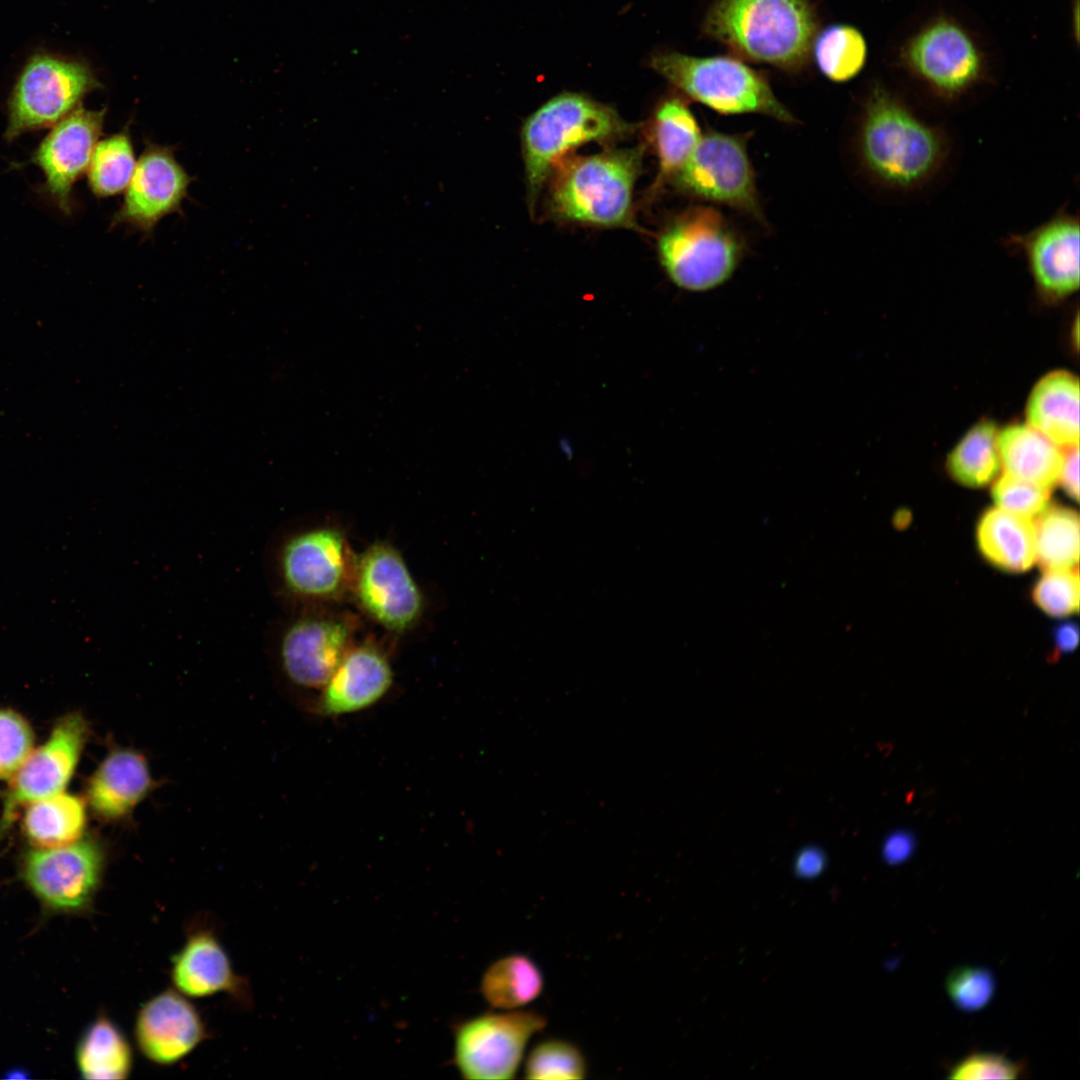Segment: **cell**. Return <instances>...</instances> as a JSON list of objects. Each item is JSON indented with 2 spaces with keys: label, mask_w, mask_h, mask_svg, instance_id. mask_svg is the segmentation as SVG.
Listing matches in <instances>:
<instances>
[{
  "label": "cell",
  "mask_w": 1080,
  "mask_h": 1080,
  "mask_svg": "<svg viewBox=\"0 0 1080 1080\" xmlns=\"http://www.w3.org/2000/svg\"><path fill=\"white\" fill-rule=\"evenodd\" d=\"M809 0H715L704 32L742 58L784 69L800 67L815 38Z\"/></svg>",
  "instance_id": "1"
},
{
  "label": "cell",
  "mask_w": 1080,
  "mask_h": 1080,
  "mask_svg": "<svg viewBox=\"0 0 1080 1080\" xmlns=\"http://www.w3.org/2000/svg\"><path fill=\"white\" fill-rule=\"evenodd\" d=\"M866 169L881 183L911 189L925 183L943 163L946 144L934 127L918 118L896 96L875 88L859 131Z\"/></svg>",
  "instance_id": "2"
},
{
  "label": "cell",
  "mask_w": 1080,
  "mask_h": 1080,
  "mask_svg": "<svg viewBox=\"0 0 1080 1080\" xmlns=\"http://www.w3.org/2000/svg\"><path fill=\"white\" fill-rule=\"evenodd\" d=\"M641 147L612 149L562 161L549 190V209L560 220L616 228L634 225L633 193Z\"/></svg>",
  "instance_id": "3"
},
{
  "label": "cell",
  "mask_w": 1080,
  "mask_h": 1080,
  "mask_svg": "<svg viewBox=\"0 0 1080 1080\" xmlns=\"http://www.w3.org/2000/svg\"><path fill=\"white\" fill-rule=\"evenodd\" d=\"M633 127L611 106L576 92L558 94L533 112L521 131L529 209L568 152L589 142H613Z\"/></svg>",
  "instance_id": "4"
},
{
  "label": "cell",
  "mask_w": 1080,
  "mask_h": 1080,
  "mask_svg": "<svg viewBox=\"0 0 1080 1080\" xmlns=\"http://www.w3.org/2000/svg\"><path fill=\"white\" fill-rule=\"evenodd\" d=\"M649 66L687 97L720 114L757 113L795 122L766 78L736 58L663 51L651 56Z\"/></svg>",
  "instance_id": "5"
},
{
  "label": "cell",
  "mask_w": 1080,
  "mask_h": 1080,
  "mask_svg": "<svg viewBox=\"0 0 1080 1080\" xmlns=\"http://www.w3.org/2000/svg\"><path fill=\"white\" fill-rule=\"evenodd\" d=\"M742 243L723 215L695 205L676 215L661 232V266L679 288L703 292L726 282L742 256Z\"/></svg>",
  "instance_id": "6"
},
{
  "label": "cell",
  "mask_w": 1080,
  "mask_h": 1080,
  "mask_svg": "<svg viewBox=\"0 0 1080 1080\" xmlns=\"http://www.w3.org/2000/svg\"><path fill=\"white\" fill-rule=\"evenodd\" d=\"M102 85L86 62L37 53L20 71L8 99L9 141L23 133L54 126Z\"/></svg>",
  "instance_id": "7"
},
{
  "label": "cell",
  "mask_w": 1080,
  "mask_h": 1080,
  "mask_svg": "<svg viewBox=\"0 0 1080 1080\" xmlns=\"http://www.w3.org/2000/svg\"><path fill=\"white\" fill-rule=\"evenodd\" d=\"M357 557L339 528L306 529L290 536L280 548V582L298 599L341 600L352 594Z\"/></svg>",
  "instance_id": "8"
},
{
  "label": "cell",
  "mask_w": 1080,
  "mask_h": 1080,
  "mask_svg": "<svg viewBox=\"0 0 1080 1080\" xmlns=\"http://www.w3.org/2000/svg\"><path fill=\"white\" fill-rule=\"evenodd\" d=\"M905 67L937 96L954 99L983 77L984 54L973 35L956 20L938 17L904 44Z\"/></svg>",
  "instance_id": "9"
},
{
  "label": "cell",
  "mask_w": 1080,
  "mask_h": 1080,
  "mask_svg": "<svg viewBox=\"0 0 1080 1080\" xmlns=\"http://www.w3.org/2000/svg\"><path fill=\"white\" fill-rule=\"evenodd\" d=\"M671 183L688 196L727 205L758 220L763 218L746 142L741 136L720 132L702 135Z\"/></svg>",
  "instance_id": "10"
},
{
  "label": "cell",
  "mask_w": 1080,
  "mask_h": 1080,
  "mask_svg": "<svg viewBox=\"0 0 1080 1080\" xmlns=\"http://www.w3.org/2000/svg\"><path fill=\"white\" fill-rule=\"evenodd\" d=\"M104 864L102 847L94 840L81 838L64 846L28 851L21 874L47 909L73 914L85 912L93 904Z\"/></svg>",
  "instance_id": "11"
},
{
  "label": "cell",
  "mask_w": 1080,
  "mask_h": 1080,
  "mask_svg": "<svg viewBox=\"0 0 1080 1080\" xmlns=\"http://www.w3.org/2000/svg\"><path fill=\"white\" fill-rule=\"evenodd\" d=\"M545 1026V1017L534 1010L472 1018L456 1030L455 1064L466 1079H512L529 1040Z\"/></svg>",
  "instance_id": "12"
},
{
  "label": "cell",
  "mask_w": 1080,
  "mask_h": 1080,
  "mask_svg": "<svg viewBox=\"0 0 1080 1080\" xmlns=\"http://www.w3.org/2000/svg\"><path fill=\"white\" fill-rule=\"evenodd\" d=\"M352 594L376 624L394 633L413 628L424 610L422 592L401 553L376 541L358 557Z\"/></svg>",
  "instance_id": "13"
},
{
  "label": "cell",
  "mask_w": 1080,
  "mask_h": 1080,
  "mask_svg": "<svg viewBox=\"0 0 1080 1080\" xmlns=\"http://www.w3.org/2000/svg\"><path fill=\"white\" fill-rule=\"evenodd\" d=\"M88 736V724L78 713L60 719L43 745L32 751L12 780L0 820V835L22 806L51 797L69 783Z\"/></svg>",
  "instance_id": "14"
},
{
  "label": "cell",
  "mask_w": 1080,
  "mask_h": 1080,
  "mask_svg": "<svg viewBox=\"0 0 1080 1080\" xmlns=\"http://www.w3.org/2000/svg\"><path fill=\"white\" fill-rule=\"evenodd\" d=\"M354 623L344 616L314 614L290 623L281 635L282 668L294 684L321 689L351 648Z\"/></svg>",
  "instance_id": "15"
},
{
  "label": "cell",
  "mask_w": 1080,
  "mask_h": 1080,
  "mask_svg": "<svg viewBox=\"0 0 1080 1080\" xmlns=\"http://www.w3.org/2000/svg\"><path fill=\"white\" fill-rule=\"evenodd\" d=\"M106 108L87 110L81 105L52 126L34 151L31 162L45 176V190L64 212H71L75 182L88 170L102 134Z\"/></svg>",
  "instance_id": "16"
},
{
  "label": "cell",
  "mask_w": 1080,
  "mask_h": 1080,
  "mask_svg": "<svg viewBox=\"0 0 1080 1080\" xmlns=\"http://www.w3.org/2000/svg\"><path fill=\"white\" fill-rule=\"evenodd\" d=\"M190 183V176L170 147L148 143L112 224L151 233L162 218L181 208Z\"/></svg>",
  "instance_id": "17"
},
{
  "label": "cell",
  "mask_w": 1080,
  "mask_h": 1080,
  "mask_svg": "<svg viewBox=\"0 0 1080 1080\" xmlns=\"http://www.w3.org/2000/svg\"><path fill=\"white\" fill-rule=\"evenodd\" d=\"M206 1037L199 1011L176 989L154 995L137 1012L135 1042L142 1055L154 1064L178 1063Z\"/></svg>",
  "instance_id": "18"
},
{
  "label": "cell",
  "mask_w": 1080,
  "mask_h": 1080,
  "mask_svg": "<svg viewBox=\"0 0 1080 1080\" xmlns=\"http://www.w3.org/2000/svg\"><path fill=\"white\" fill-rule=\"evenodd\" d=\"M1079 242V220L1065 213L1008 239L1023 252L1037 289L1048 299H1061L1077 291Z\"/></svg>",
  "instance_id": "19"
},
{
  "label": "cell",
  "mask_w": 1080,
  "mask_h": 1080,
  "mask_svg": "<svg viewBox=\"0 0 1080 1080\" xmlns=\"http://www.w3.org/2000/svg\"><path fill=\"white\" fill-rule=\"evenodd\" d=\"M393 683V669L384 651L372 642L353 644L325 685L315 705L324 717L365 710L379 702Z\"/></svg>",
  "instance_id": "20"
},
{
  "label": "cell",
  "mask_w": 1080,
  "mask_h": 1080,
  "mask_svg": "<svg viewBox=\"0 0 1080 1080\" xmlns=\"http://www.w3.org/2000/svg\"><path fill=\"white\" fill-rule=\"evenodd\" d=\"M174 988L189 998L227 994L247 1003L246 982L233 969L230 957L216 934L208 928L191 930L171 960Z\"/></svg>",
  "instance_id": "21"
},
{
  "label": "cell",
  "mask_w": 1080,
  "mask_h": 1080,
  "mask_svg": "<svg viewBox=\"0 0 1080 1080\" xmlns=\"http://www.w3.org/2000/svg\"><path fill=\"white\" fill-rule=\"evenodd\" d=\"M152 787L145 757L133 749L119 748L105 757L89 779L87 800L99 817L117 821L129 816Z\"/></svg>",
  "instance_id": "22"
},
{
  "label": "cell",
  "mask_w": 1080,
  "mask_h": 1080,
  "mask_svg": "<svg viewBox=\"0 0 1080 1080\" xmlns=\"http://www.w3.org/2000/svg\"><path fill=\"white\" fill-rule=\"evenodd\" d=\"M1028 425L1059 447L1079 446V381L1053 371L1034 386L1026 405Z\"/></svg>",
  "instance_id": "23"
},
{
  "label": "cell",
  "mask_w": 1080,
  "mask_h": 1080,
  "mask_svg": "<svg viewBox=\"0 0 1080 1080\" xmlns=\"http://www.w3.org/2000/svg\"><path fill=\"white\" fill-rule=\"evenodd\" d=\"M649 136L658 159V172L651 187L655 195L682 169L702 134L686 101L676 95L662 99L649 123Z\"/></svg>",
  "instance_id": "24"
},
{
  "label": "cell",
  "mask_w": 1080,
  "mask_h": 1080,
  "mask_svg": "<svg viewBox=\"0 0 1080 1080\" xmlns=\"http://www.w3.org/2000/svg\"><path fill=\"white\" fill-rule=\"evenodd\" d=\"M980 553L993 566L1007 572H1024L1036 562L1034 522L999 507L986 510L976 528Z\"/></svg>",
  "instance_id": "25"
},
{
  "label": "cell",
  "mask_w": 1080,
  "mask_h": 1080,
  "mask_svg": "<svg viewBox=\"0 0 1080 1080\" xmlns=\"http://www.w3.org/2000/svg\"><path fill=\"white\" fill-rule=\"evenodd\" d=\"M997 443L1004 472L1047 490L1058 483L1064 449L1032 426L1010 425Z\"/></svg>",
  "instance_id": "26"
},
{
  "label": "cell",
  "mask_w": 1080,
  "mask_h": 1080,
  "mask_svg": "<svg viewBox=\"0 0 1080 1080\" xmlns=\"http://www.w3.org/2000/svg\"><path fill=\"white\" fill-rule=\"evenodd\" d=\"M133 1062L125 1034L106 1016H99L87 1027L76 1048V1064L85 1079H126Z\"/></svg>",
  "instance_id": "27"
},
{
  "label": "cell",
  "mask_w": 1080,
  "mask_h": 1080,
  "mask_svg": "<svg viewBox=\"0 0 1080 1080\" xmlns=\"http://www.w3.org/2000/svg\"><path fill=\"white\" fill-rule=\"evenodd\" d=\"M86 822L84 801L75 795L60 792L28 805L23 830L34 847L52 848L81 839Z\"/></svg>",
  "instance_id": "28"
},
{
  "label": "cell",
  "mask_w": 1080,
  "mask_h": 1080,
  "mask_svg": "<svg viewBox=\"0 0 1080 1080\" xmlns=\"http://www.w3.org/2000/svg\"><path fill=\"white\" fill-rule=\"evenodd\" d=\"M543 986V975L538 966L525 955L511 954L490 965L480 988L491 1006L514 1010L534 1001Z\"/></svg>",
  "instance_id": "29"
},
{
  "label": "cell",
  "mask_w": 1080,
  "mask_h": 1080,
  "mask_svg": "<svg viewBox=\"0 0 1080 1080\" xmlns=\"http://www.w3.org/2000/svg\"><path fill=\"white\" fill-rule=\"evenodd\" d=\"M997 426L989 420L975 424L961 438L947 458L951 477L967 487L989 484L1001 467Z\"/></svg>",
  "instance_id": "30"
},
{
  "label": "cell",
  "mask_w": 1080,
  "mask_h": 1080,
  "mask_svg": "<svg viewBox=\"0 0 1080 1080\" xmlns=\"http://www.w3.org/2000/svg\"><path fill=\"white\" fill-rule=\"evenodd\" d=\"M1034 526L1036 561L1044 571L1078 568L1079 517L1073 509L1048 506Z\"/></svg>",
  "instance_id": "31"
},
{
  "label": "cell",
  "mask_w": 1080,
  "mask_h": 1080,
  "mask_svg": "<svg viewBox=\"0 0 1080 1080\" xmlns=\"http://www.w3.org/2000/svg\"><path fill=\"white\" fill-rule=\"evenodd\" d=\"M136 164L128 128L99 140L87 170L91 191L98 197H109L123 192L133 176Z\"/></svg>",
  "instance_id": "32"
},
{
  "label": "cell",
  "mask_w": 1080,
  "mask_h": 1080,
  "mask_svg": "<svg viewBox=\"0 0 1080 1080\" xmlns=\"http://www.w3.org/2000/svg\"><path fill=\"white\" fill-rule=\"evenodd\" d=\"M814 56L820 71L830 80L845 82L864 67L867 44L859 30L849 25H833L815 39Z\"/></svg>",
  "instance_id": "33"
},
{
  "label": "cell",
  "mask_w": 1080,
  "mask_h": 1080,
  "mask_svg": "<svg viewBox=\"0 0 1080 1080\" xmlns=\"http://www.w3.org/2000/svg\"><path fill=\"white\" fill-rule=\"evenodd\" d=\"M587 1073L585 1058L571 1042L548 1039L529 1053L524 1074L527 1079H583Z\"/></svg>",
  "instance_id": "34"
},
{
  "label": "cell",
  "mask_w": 1080,
  "mask_h": 1080,
  "mask_svg": "<svg viewBox=\"0 0 1080 1080\" xmlns=\"http://www.w3.org/2000/svg\"><path fill=\"white\" fill-rule=\"evenodd\" d=\"M1079 584L1078 568L1045 570L1032 588V600L1052 617L1078 613Z\"/></svg>",
  "instance_id": "35"
},
{
  "label": "cell",
  "mask_w": 1080,
  "mask_h": 1080,
  "mask_svg": "<svg viewBox=\"0 0 1080 1080\" xmlns=\"http://www.w3.org/2000/svg\"><path fill=\"white\" fill-rule=\"evenodd\" d=\"M945 987L958 1009L975 1012L983 1009L992 1000L996 979L992 971L984 967H959L948 974Z\"/></svg>",
  "instance_id": "36"
},
{
  "label": "cell",
  "mask_w": 1080,
  "mask_h": 1080,
  "mask_svg": "<svg viewBox=\"0 0 1080 1080\" xmlns=\"http://www.w3.org/2000/svg\"><path fill=\"white\" fill-rule=\"evenodd\" d=\"M34 734L17 712L0 709V780L12 778L32 752Z\"/></svg>",
  "instance_id": "37"
},
{
  "label": "cell",
  "mask_w": 1080,
  "mask_h": 1080,
  "mask_svg": "<svg viewBox=\"0 0 1080 1080\" xmlns=\"http://www.w3.org/2000/svg\"><path fill=\"white\" fill-rule=\"evenodd\" d=\"M992 498L997 507L1032 518L1049 506L1050 490L1004 472L992 486Z\"/></svg>",
  "instance_id": "38"
},
{
  "label": "cell",
  "mask_w": 1080,
  "mask_h": 1080,
  "mask_svg": "<svg viewBox=\"0 0 1080 1080\" xmlns=\"http://www.w3.org/2000/svg\"><path fill=\"white\" fill-rule=\"evenodd\" d=\"M1022 1073L1019 1064L995 1053H974L957 1063L950 1079H1016Z\"/></svg>",
  "instance_id": "39"
},
{
  "label": "cell",
  "mask_w": 1080,
  "mask_h": 1080,
  "mask_svg": "<svg viewBox=\"0 0 1080 1080\" xmlns=\"http://www.w3.org/2000/svg\"><path fill=\"white\" fill-rule=\"evenodd\" d=\"M916 841L911 832L895 831L887 836L882 845V857L889 865H899L914 853Z\"/></svg>",
  "instance_id": "40"
},
{
  "label": "cell",
  "mask_w": 1080,
  "mask_h": 1080,
  "mask_svg": "<svg viewBox=\"0 0 1080 1080\" xmlns=\"http://www.w3.org/2000/svg\"><path fill=\"white\" fill-rule=\"evenodd\" d=\"M1058 483L1070 498L1079 500V446L1064 449Z\"/></svg>",
  "instance_id": "41"
},
{
  "label": "cell",
  "mask_w": 1080,
  "mask_h": 1080,
  "mask_svg": "<svg viewBox=\"0 0 1080 1080\" xmlns=\"http://www.w3.org/2000/svg\"><path fill=\"white\" fill-rule=\"evenodd\" d=\"M826 858L819 848H805L799 852L795 859V873L805 879L818 876L825 868Z\"/></svg>",
  "instance_id": "42"
},
{
  "label": "cell",
  "mask_w": 1080,
  "mask_h": 1080,
  "mask_svg": "<svg viewBox=\"0 0 1080 1080\" xmlns=\"http://www.w3.org/2000/svg\"><path fill=\"white\" fill-rule=\"evenodd\" d=\"M1054 642V656L1070 653L1075 650L1079 643V628L1072 621L1063 622L1054 627L1052 631Z\"/></svg>",
  "instance_id": "43"
}]
</instances>
